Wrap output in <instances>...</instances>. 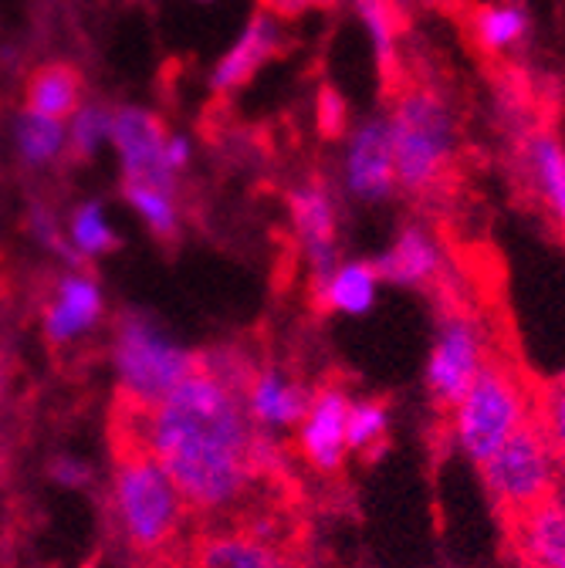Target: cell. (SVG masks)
<instances>
[{
	"mask_svg": "<svg viewBox=\"0 0 565 568\" xmlns=\"http://www.w3.org/2000/svg\"><path fill=\"white\" fill-rule=\"evenodd\" d=\"M135 437L160 460L183 505L200 515H224L248 501L258 480H274L281 460L274 444L258 430L244 396L200 369L170 389L157 406H135L115 393Z\"/></svg>",
	"mask_w": 565,
	"mask_h": 568,
	"instance_id": "1",
	"label": "cell"
},
{
	"mask_svg": "<svg viewBox=\"0 0 565 568\" xmlns=\"http://www.w3.org/2000/svg\"><path fill=\"white\" fill-rule=\"evenodd\" d=\"M349 393L342 386H319L312 396H309V409L299 423V447H302V457L322 470V474H332L342 467L349 447H345V416H349Z\"/></svg>",
	"mask_w": 565,
	"mask_h": 568,
	"instance_id": "11",
	"label": "cell"
},
{
	"mask_svg": "<svg viewBox=\"0 0 565 568\" xmlns=\"http://www.w3.org/2000/svg\"><path fill=\"white\" fill-rule=\"evenodd\" d=\"M487 363L484 338L474 318L467 315H447L441 322L431 363H427V389L441 409H454L461 396L471 389L477 373Z\"/></svg>",
	"mask_w": 565,
	"mask_h": 568,
	"instance_id": "7",
	"label": "cell"
},
{
	"mask_svg": "<svg viewBox=\"0 0 565 568\" xmlns=\"http://www.w3.org/2000/svg\"><path fill=\"white\" fill-rule=\"evenodd\" d=\"M190 568H305V565L299 548L264 541L238 525H218L193 541Z\"/></svg>",
	"mask_w": 565,
	"mask_h": 568,
	"instance_id": "9",
	"label": "cell"
},
{
	"mask_svg": "<svg viewBox=\"0 0 565 568\" xmlns=\"http://www.w3.org/2000/svg\"><path fill=\"white\" fill-rule=\"evenodd\" d=\"M535 419L545 430V437L562 464V474H565V376L535 393Z\"/></svg>",
	"mask_w": 565,
	"mask_h": 568,
	"instance_id": "25",
	"label": "cell"
},
{
	"mask_svg": "<svg viewBox=\"0 0 565 568\" xmlns=\"http://www.w3.org/2000/svg\"><path fill=\"white\" fill-rule=\"evenodd\" d=\"M51 477L54 480H61L64 487H82V484H89V467L82 464V460H72V457H58L54 464H51Z\"/></svg>",
	"mask_w": 565,
	"mask_h": 568,
	"instance_id": "30",
	"label": "cell"
},
{
	"mask_svg": "<svg viewBox=\"0 0 565 568\" xmlns=\"http://www.w3.org/2000/svg\"><path fill=\"white\" fill-rule=\"evenodd\" d=\"M102 315V295L85 274H68L58 281V295L44 308V335L51 345H68L89 332Z\"/></svg>",
	"mask_w": 565,
	"mask_h": 568,
	"instance_id": "13",
	"label": "cell"
},
{
	"mask_svg": "<svg viewBox=\"0 0 565 568\" xmlns=\"http://www.w3.org/2000/svg\"><path fill=\"white\" fill-rule=\"evenodd\" d=\"M125 200L143 213L147 224L163 237L173 241L176 237V203L170 190L150 186V183H125Z\"/></svg>",
	"mask_w": 565,
	"mask_h": 568,
	"instance_id": "24",
	"label": "cell"
},
{
	"mask_svg": "<svg viewBox=\"0 0 565 568\" xmlns=\"http://www.w3.org/2000/svg\"><path fill=\"white\" fill-rule=\"evenodd\" d=\"M376 288H380L376 267L370 261H349V264H339L325 284H319L315 295L329 312L366 315L376 302Z\"/></svg>",
	"mask_w": 565,
	"mask_h": 568,
	"instance_id": "19",
	"label": "cell"
},
{
	"mask_svg": "<svg viewBox=\"0 0 565 568\" xmlns=\"http://www.w3.org/2000/svg\"><path fill=\"white\" fill-rule=\"evenodd\" d=\"M525 160H528V170L542 200L548 203L555 224L565 234V146L552 132H538L528 142Z\"/></svg>",
	"mask_w": 565,
	"mask_h": 568,
	"instance_id": "20",
	"label": "cell"
},
{
	"mask_svg": "<svg viewBox=\"0 0 565 568\" xmlns=\"http://www.w3.org/2000/svg\"><path fill=\"white\" fill-rule=\"evenodd\" d=\"M532 31V18L522 4H484L474 14V41L487 54H505L518 48Z\"/></svg>",
	"mask_w": 565,
	"mask_h": 568,
	"instance_id": "21",
	"label": "cell"
},
{
	"mask_svg": "<svg viewBox=\"0 0 565 568\" xmlns=\"http://www.w3.org/2000/svg\"><path fill=\"white\" fill-rule=\"evenodd\" d=\"M535 419V389L508 363L487 359L471 389L451 409L457 447L481 467L498 454L525 423Z\"/></svg>",
	"mask_w": 565,
	"mask_h": 568,
	"instance_id": "4",
	"label": "cell"
},
{
	"mask_svg": "<svg viewBox=\"0 0 565 568\" xmlns=\"http://www.w3.org/2000/svg\"><path fill=\"white\" fill-rule=\"evenodd\" d=\"M264 4H268L274 14L295 18V14H302L305 8H329V4H335V0H264Z\"/></svg>",
	"mask_w": 565,
	"mask_h": 568,
	"instance_id": "31",
	"label": "cell"
},
{
	"mask_svg": "<svg viewBox=\"0 0 565 568\" xmlns=\"http://www.w3.org/2000/svg\"><path fill=\"white\" fill-rule=\"evenodd\" d=\"M292 217L302 237V247L309 254L315 288L329 281L335 264V203L325 186H302L292 193Z\"/></svg>",
	"mask_w": 565,
	"mask_h": 568,
	"instance_id": "12",
	"label": "cell"
},
{
	"mask_svg": "<svg viewBox=\"0 0 565 568\" xmlns=\"http://www.w3.org/2000/svg\"><path fill=\"white\" fill-rule=\"evenodd\" d=\"M349 125V109L342 102V95L335 89H322L319 92V129L325 139H339Z\"/></svg>",
	"mask_w": 565,
	"mask_h": 568,
	"instance_id": "29",
	"label": "cell"
},
{
	"mask_svg": "<svg viewBox=\"0 0 565 568\" xmlns=\"http://www.w3.org/2000/svg\"><path fill=\"white\" fill-rule=\"evenodd\" d=\"M360 18L373 38L380 64H393L396 54V14L390 0H360Z\"/></svg>",
	"mask_w": 565,
	"mask_h": 568,
	"instance_id": "28",
	"label": "cell"
},
{
	"mask_svg": "<svg viewBox=\"0 0 565 568\" xmlns=\"http://www.w3.org/2000/svg\"><path fill=\"white\" fill-rule=\"evenodd\" d=\"M345 190L363 203H383L396 190L386 119H366L345 146Z\"/></svg>",
	"mask_w": 565,
	"mask_h": 568,
	"instance_id": "10",
	"label": "cell"
},
{
	"mask_svg": "<svg viewBox=\"0 0 565 568\" xmlns=\"http://www.w3.org/2000/svg\"><path fill=\"white\" fill-rule=\"evenodd\" d=\"M390 409L380 399H360L349 406L345 416V447L356 454H376L386 444Z\"/></svg>",
	"mask_w": 565,
	"mask_h": 568,
	"instance_id": "22",
	"label": "cell"
},
{
	"mask_svg": "<svg viewBox=\"0 0 565 568\" xmlns=\"http://www.w3.org/2000/svg\"><path fill=\"white\" fill-rule=\"evenodd\" d=\"M386 129L396 186L406 193H431L457 150V119L447 99L434 89H410L396 99Z\"/></svg>",
	"mask_w": 565,
	"mask_h": 568,
	"instance_id": "3",
	"label": "cell"
},
{
	"mask_svg": "<svg viewBox=\"0 0 565 568\" xmlns=\"http://www.w3.org/2000/svg\"><path fill=\"white\" fill-rule=\"evenodd\" d=\"M72 244L75 251L89 261L95 254H105L112 247H119V237L112 234V227L102 217V206L99 203H85L75 210V221H72Z\"/></svg>",
	"mask_w": 565,
	"mask_h": 568,
	"instance_id": "26",
	"label": "cell"
},
{
	"mask_svg": "<svg viewBox=\"0 0 565 568\" xmlns=\"http://www.w3.org/2000/svg\"><path fill=\"white\" fill-rule=\"evenodd\" d=\"M190 163V142L186 139H167V166L176 173V170H183Z\"/></svg>",
	"mask_w": 565,
	"mask_h": 568,
	"instance_id": "32",
	"label": "cell"
},
{
	"mask_svg": "<svg viewBox=\"0 0 565 568\" xmlns=\"http://www.w3.org/2000/svg\"><path fill=\"white\" fill-rule=\"evenodd\" d=\"M278 51V28L271 18L258 14L244 34L238 38V44L224 54V61L214 68V75H210V85H214L218 92H231L238 85H244L254 71Z\"/></svg>",
	"mask_w": 565,
	"mask_h": 568,
	"instance_id": "17",
	"label": "cell"
},
{
	"mask_svg": "<svg viewBox=\"0 0 565 568\" xmlns=\"http://www.w3.org/2000/svg\"><path fill=\"white\" fill-rule=\"evenodd\" d=\"M441 264H444L441 247L423 227H403L400 237L393 241V247L380 261H373V267L383 281L410 284V288L431 284L441 274Z\"/></svg>",
	"mask_w": 565,
	"mask_h": 568,
	"instance_id": "15",
	"label": "cell"
},
{
	"mask_svg": "<svg viewBox=\"0 0 565 568\" xmlns=\"http://www.w3.org/2000/svg\"><path fill=\"white\" fill-rule=\"evenodd\" d=\"M481 474L494 505L512 518L552 501L562 487V464L538 419L525 423L498 454H491Z\"/></svg>",
	"mask_w": 565,
	"mask_h": 568,
	"instance_id": "5",
	"label": "cell"
},
{
	"mask_svg": "<svg viewBox=\"0 0 565 568\" xmlns=\"http://www.w3.org/2000/svg\"><path fill=\"white\" fill-rule=\"evenodd\" d=\"M28 112L44 115V119H68L82 109V75L72 64H44L28 79Z\"/></svg>",
	"mask_w": 565,
	"mask_h": 568,
	"instance_id": "18",
	"label": "cell"
},
{
	"mask_svg": "<svg viewBox=\"0 0 565 568\" xmlns=\"http://www.w3.org/2000/svg\"><path fill=\"white\" fill-rule=\"evenodd\" d=\"M119 396L135 406H157L190 373L200 369V352L167 342L147 318L125 315L115 335Z\"/></svg>",
	"mask_w": 565,
	"mask_h": 568,
	"instance_id": "6",
	"label": "cell"
},
{
	"mask_svg": "<svg viewBox=\"0 0 565 568\" xmlns=\"http://www.w3.org/2000/svg\"><path fill=\"white\" fill-rule=\"evenodd\" d=\"M64 146V125L44 115H34L24 109V115L18 119V150L21 160L31 166H44L51 163Z\"/></svg>",
	"mask_w": 565,
	"mask_h": 568,
	"instance_id": "23",
	"label": "cell"
},
{
	"mask_svg": "<svg viewBox=\"0 0 565 568\" xmlns=\"http://www.w3.org/2000/svg\"><path fill=\"white\" fill-rule=\"evenodd\" d=\"M515 545L528 568H565V497L515 518Z\"/></svg>",
	"mask_w": 565,
	"mask_h": 568,
	"instance_id": "14",
	"label": "cell"
},
{
	"mask_svg": "<svg viewBox=\"0 0 565 568\" xmlns=\"http://www.w3.org/2000/svg\"><path fill=\"white\" fill-rule=\"evenodd\" d=\"M112 460H115V511L125 541L139 555H163L183 525V497L160 460L135 437L132 423L112 409Z\"/></svg>",
	"mask_w": 565,
	"mask_h": 568,
	"instance_id": "2",
	"label": "cell"
},
{
	"mask_svg": "<svg viewBox=\"0 0 565 568\" xmlns=\"http://www.w3.org/2000/svg\"><path fill=\"white\" fill-rule=\"evenodd\" d=\"M125 183H150L173 193V170L167 166V132L157 115L143 109H119L112 115V132Z\"/></svg>",
	"mask_w": 565,
	"mask_h": 568,
	"instance_id": "8",
	"label": "cell"
},
{
	"mask_svg": "<svg viewBox=\"0 0 565 568\" xmlns=\"http://www.w3.org/2000/svg\"><path fill=\"white\" fill-rule=\"evenodd\" d=\"M112 132V112L102 109V105H82L75 115H72V129H68V142H72V153L79 160H89L102 142L109 139Z\"/></svg>",
	"mask_w": 565,
	"mask_h": 568,
	"instance_id": "27",
	"label": "cell"
},
{
	"mask_svg": "<svg viewBox=\"0 0 565 568\" xmlns=\"http://www.w3.org/2000/svg\"><path fill=\"white\" fill-rule=\"evenodd\" d=\"M309 396L312 393L281 379L274 369H258L248 383L244 406L254 426H299L309 409Z\"/></svg>",
	"mask_w": 565,
	"mask_h": 568,
	"instance_id": "16",
	"label": "cell"
}]
</instances>
